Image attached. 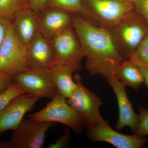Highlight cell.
I'll return each mask as SVG.
<instances>
[{
	"label": "cell",
	"mask_w": 148,
	"mask_h": 148,
	"mask_svg": "<svg viewBox=\"0 0 148 148\" xmlns=\"http://www.w3.org/2000/svg\"><path fill=\"white\" fill-rule=\"evenodd\" d=\"M73 27L86 58V67L89 73L106 78L114 75L117 67L127 60L108 30L96 27L78 14L73 16Z\"/></svg>",
	"instance_id": "6da1fadb"
},
{
	"label": "cell",
	"mask_w": 148,
	"mask_h": 148,
	"mask_svg": "<svg viewBox=\"0 0 148 148\" xmlns=\"http://www.w3.org/2000/svg\"><path fill=\"white\" fill-rule=\"evenodd\" d=\"M51 99L43 108L29 115V117L40 121L61 123L78 132L87 127L84 119L72 108L66 98L57 90Z\"/></svg>",
	"instance_id": "7a4b0ae2"
},
{
	"label": "cell",
	"mask_w": 148,
	"mask_h": 148,
	"mask_svg": "<svg viewBox=\"0 0 148 148\" xmlns=\"http://www.w3.org/2000/svg\"><path fill=\"white\" fill-rule=\"evenodd\" d=\"M29 69L27 48L17 38L11 21L0 47V71L14 77Z\"/></svg>",
	"instance_id": "3957f363"
},
{
	"label": "cell",
	"mask_w": 148,
	"mask_h": 148,
	"mask_svg": "<svg viewBox=\"0 0 148 148\" xmlns=\"http://www.w3.org/2000/svg\"><path fill=\"white\" fill-rule=\"evenodd\" d=\"M53 123L39 121L29 118L23 119L14 130L10 140L0 143V148H42L49 129Z\"/></svg>",
	"instance_id": "277c9868"
},
{
	"label": "cell",
	"mask_w": 148,
	"mask_h": 148,
	"mask_svg": "<svg viewBox=\"0 0 148 148\" xmlns=\"http://www.w3.org/2000/svg\"><path fill=\"white\" fill-rule=\"evenodd\" d=\"M74 79L76 87L71 95L66 99L67 103L82 117L87 125L103 120L100 112L102 105L101 98L85 86L79 75L76 74Z\"/></svg>",
	"instance_id": "5b68a950"
},
{
	"label": "cell",
	"mask_w": 148,
	"mask_h": 148,
	"mask_svg": "<svg viewBox=\"0 0 148 148\" xmlns=\"http://www.w3.org/2000/svg\"><path fill=\"white\" fill-rule=\"evenodd\" d=\"M51 42L56 63L70 65L76 71L81 70L82 61L84 56L73 26L56 35Z\"/></svg>",
	"instance_id": "8992f818"
},
{
	"label": "cell",
	"mask_w": 148,
	"mask_h": 148,
	"mask_svg": "<svg viewBox=\"0 0 148 148\" xmlns=\"http://www.w3.org/2000/svg\"><path fill=\"white\" fill-rule=\"evenodd\" d=\"M86 127L87 136L90 140L106 142L117 148H142L148 142V138L117 132L104 119L96 124L87 125Z\"/></svg>",
	"instance_id": "52a82bcc"
},
{
	"label": "cell",
	"mask_w": 148,
	"mask_h": 148,
	"mask_svg": "<svg viewBox=\"0 0 148 148\" xmlns=\"http://www.w3.org/2000/svg\"><path fill=\"white\" fill-rule=\"evenodd\" d=\"M14 79L26 93L40 98L52 99L57 92L49 70L30 69Z\"/></svg>",
	"instance_id": "ba28073f"
},
{
	"label": "cell",
	"mask_w": 148,
	"mask_h": 148,
	"mask_svg": "<svg viewBox=\"0 0 148 148\" xmlns=\"http://www.w3.org/2000/svg\"><path fill=\"white\" fill-rule=\"evenodd\" d=\"M95 15L108 25L116 27L135 12L132 2L116 0H87Z\"/></svg>",
	"instance_id": "9c48e42d"
},
{
	"label": "cell",
	"mask_w": 148,
	"mask_h": 148,
	"mask_svg": "<svg viewBox=\"0 0 148 148\" xmlns=\"http://www.w3.org/2000/svg\"><path fill=\"white\" fill-rule=\"evenodd\" d=\"M117 36L125 47V58L128 59L148 33V24L135 10L132 16L115 27Z\"/></svg>",
	"instance_id": "30bf717a"
},
{
	"label": "cell",
	"mask_w": 148,
	"mask_h": 148,
	"mask_svg": "<svg viewBox=\"0 0 148 148\" xmlns=\"http://www.w3.org/2000/svg\"><path fill=\"white\" fill-rule=\"evenodd\" d=\"M40 98L25 93L12 100L0 112V133L15 130L23 120L24 115L33 109Z\"/></svg>",
	"instance_id": "8fae6325"
},
{
	"label": "cell",
	"mask_w": 148,
	"mask_h": 148,
	"mask_svg": "<svg viewBox=\"0 0 148 148\" xmlns=\"http://www.w3.org/2000/svg\"><path fill=\"white\" fill-rule=\"evenodd\" d=\"M107 82L114 92L117 100L119 116L116 127L121 130L124 127H130L135 132L138 125V115L134 111L132 103L130 101L125 90V86L113 74L106 78Z\"/></svg>",
	"instance_id": "7c38bea8"
},
{
	"label": "cell",
	"mask_w": 148,
	"mask_h": 148,
	"mask_svg": "<svg viewBox=\"0 0 148 148\" xmlns=\"http://www.w3.org/2000/svg\"><path fill=\"white\" fill-rule=\"evenodd\" d=\"M29 69L49 70L56 63L52 45L40 32L26 47Z\"/></svg>",
	"instance_id": "4fadbf2b"
},
{
	"label": "cell",
	"mask_w": 148,
	"mask_h": 148,
	"mask_svg": "<svg viewBox=\"0 0 148 148\" xmlns=\"http://www.w3.org/2000/svg\"><path fill=\"white\" fill-rule=\"evenodd\" d=\"M39 32L49 40L73 26V16L70 12L58 9L47 8L38 12Z\"/></svg>",
	"instance_id": "5bb4252c"
},
{
	"label": "cell",
	"mask_w": 148,
	"mask_h": 148,
	"mask_svg": "<svg viewBox=\"0 0 148 148\" xmlns=\"http://www.w3.org/2000/svg\"><path fill=\"white\" fill-rule=\"evenodd\" d=\"M11 21L17 38L25 46L40 32L38 12L27 6L21 8Z\"/></svg>",
	"instance_id": "9a60e30c"
},
{
	"label": "cell",
	"mask_w": 148,
	"mask_h": 148,
	"mask_svg": "<svg viewBox=\"0 0 148 148\" xmlns=\"http://www.w3.org/2000/svg\"><path fill=\"white\" fill-rule=\"evenodd\" d=\"M49 71L56 90L64 98H69L76 87L73 78L76 70L70 65L56 63Z\"/></svg>",
	"instance_id": "2e32d148"
},
{
	"label": "cell",
	"mask_w": 148,
	"mask_h": 148,
	"mask_svg": "<svg viewBox=\"0 0 148 148\" xmlns=\"http://www.w3.org/2000/svg\"><path fill=\"white\" fill-rule=\"evenodd\" d=\"M114 75L125 86L132 88L136 90L144 83V77L139 66L129 59L119 64Z\"/></svg>",
	"instance_id": "e0dca14e"
},
{
	"label": "cell",
	"mask_w": 148,
	"mask_h": 148,
	"mask_svg": "<svg viewBox=\"0 0 148 148\" xmlns=\"http://www.w3.org/2000/svg\"><path fill=\"white\" fill-rule=\"evenodd\" d=\"M58 9L75 13L85 12L82 0H48L45 8Z\"/></svg>",
	"instance_id": "ac0fdd59"
},
{
	"label": "cell",
	"mask_w": 148,
	"mask_h": 148,
	"mask_svg": "<svg viewBox=\"0 0 148 148\" xmlns=\"http://www.w3.org/2000/svg\"><path fill=\"white\" fill-rule=\"evenodd\" d=\"M128 59L138 66L148 68V33Z\"/></svg>",
	"instance_id": "d6986e66"
},
{
	"label": "cell",
	"mask_w": 148,
	"mask_h": 148,
	"mask_svg": "<svg viewBox=\"0 0 148 148\" xmlns=\"http://www.w3.org/2000/svg\"><path fill=\"white\" fill-rule=\"evenodd\" d=\"M26 92L14 81L9 87L0 94V112L14 98Z\"/></svg>",
	"instance_id": "ffe728a7"
},
{
	"label": "cell",
	"mask_w": 148,
	"mask_h": 148,
	"mask_svg": "<svg viewBox=\"0 0 148 148\" xmlns=\"http://www.w3.org/2000/svg\"><path fill=\"white\" fill-rule=\"evenodd\" d=\"M24 6L20 0H0V15L11 21L16 12Z\"/></svg>",
	"instance_id": "44dd1931"
},
{
	"label": "cell",
	"mask_w": 148,
	"mask_h": 148,
	"mask_svg": "<svg viewBox=\"0 0 148 148\" xmlns=\"http://www.w3.org/2000/svg\"><path fill=\"white\" fill-rule=\"evenodd\" d=\"M138 110L139 121L138 127L134 135L137 137L144 138L148 135V109L140 106Z\"/></svg>",
	"instance_id": "7402d4cb"
},
{
	"label": "cell",
	"mask_w": 148,
	"mask_h": 148,
	"mask_svg": "<svg viewBox=\"0 0 148 148\" xmlns=\"http://www.w3.org/2000/svg\"><path fill=\"white\" fill-rule=\"evenodd\" d=\"M135 10L148 24V0H132Z\"/></svg>",
	"instance_id": "603a6c76"
},
{
	"label": "cell",
	"mask_w": 148,
	"mask_h": 148,
	"mask_svg": "<svg viewBox=\"0 0 148 148\" xmlns=\"http://www.w3.org/2000/svg\"><path fill=\"white\" fill-rule=\"evenodd\" d=\"M71 133L68 127H66L64 134L55 143H51L49 145L48 148H63L66 147L69 144L71 138Z\"/></svg>",
	"instance_id": "cb8c5ba5"
},
{
	"label": "cell",
	"mask_w": 148,
	"mask_h": 148,
	"mask_svg": "<svg viewBox=\"0 0 148 148\" xmlns=\"http://www.w3.org/2000/svg\"><path fill=\"white\" fill-rule=\"evenodd\" d=\"M11 21L0 15V47L5 39Z\"/></svg>",
	"instance_id": "d4e9b609"
},
{
	"label": "cell",
	"mask_w": 148,
	"mask_h": 148,
	"mask_svg": "<svg viewBox=\"0 0 148 148\" xmlns=\"http://www.w3.org/2000/svg\"><path fill=\"white\" fill-rule=\"evenodd\" d=\"M14 81V77L5 75L0 71V94L6 90Z\"/></svg>",
	"instance_id": "484cf974"
},
{
	"label": "cell",
	"mask_w": 148,
	"mask_h": 148,
	"mask_svg": "<svg viewBox=\"0 0 148 148\" xmlns=\"http://www.w3.org/2000/svg\"><path fill=\"white\" fill-rule=\"evenodd\" d=\"M48 0H29L27 6L36 11L38 12L45 8Z\"/></svg>",
	"instance_id": "4316f807"
},
{
	"label": "cell",
	"mask_w": 148,
	"mask_h": 148,
	"mask_svg": "<svg viewBox=\"0 0 148 148\" xmlns=\"http://www.w3.org/2000/svg\"><path fill=\"white\" fill-rule=\"evenodd\" d=\"M144 77V83L148 88V68L144 66H139Z\"/></svg>",
	"instance_id": "83f0119b"
},
{
	"label": "cell",
	"mask_w": 148,
	"mask_h": 148,
	"mask_svg": "<svg viewBox=\"0 0 148 148\" xmlns=\"http://www.w3.org/2000/svg\"><path fill=\"white\" fill-rule=\"evenodd\" d=\"M21 3L24 6H27L29 3V0H20Z\"/></svg>",
	"instance_id": "f1b7e54d"
},
{
	"label": "cell",
	"mask_w": 148,
	"mask_h": 148,
	"mask_svg": "<svg viewBox=\"0 0 148 148\" xmlns=\"http://www.w3.org/2000/svg\"><path fill=\"white\" fill-rule=\"evenodd\" d=\"M116 1H129L132 2V0H116Z\"/></svg>",
	"instance_id": "f546056e"
}]
</instances>
